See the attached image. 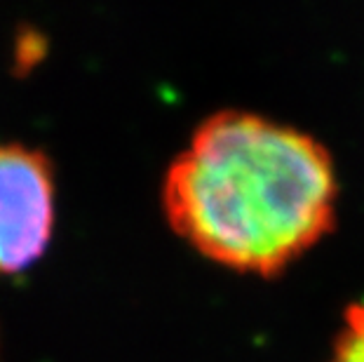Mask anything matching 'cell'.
I'll use <instances>...</instances> for the list:
<instances>
[{
	"mask_svg": "<svg viewBox=\"0 0 364 362\" xmlns=\"http://www.w3.org/2000/svg\"><path fill=\"white\" fill-rule=\"evenodd\" d=\"M336 169L311 134L261 115L216 113L193 134L165 179L172 228L200 254L273 275L334 223Z\"/></svg>",
	"mask_w": 364,
	"mask_h": 362,
	"instance_id": "cell-1",
	"label": "cell"
},
{
	"mask_svg": "<svg viewBox=\"0 0 364 362\" xmlns=\"http://www.w3.org/2000/svg\"><path fill=\"white\" fill-rule=\"evenodd\" d=\"M54 226V181L38 151L0 144V275L36 264Z\"/></svg>",
	"mask_w": 364,
	"mask_h": 362,
	"instance_id": "cell-2",
	"label": "cell"
},
{
	"mask_svg": "<svg viewBox=\"0 0 364 362\" xmlns=\"http://www.w3.org/2000/svg\"><path fill=\"white\" fill-rule=\"evenodd\" d=\"M329 362H364V302L348 306Z\"/></svg>",
	"mask_w": 364,
	"mask_h": 362,
	"instance_id": "cell-3",
	"label": "cell"
}]
</instances>
